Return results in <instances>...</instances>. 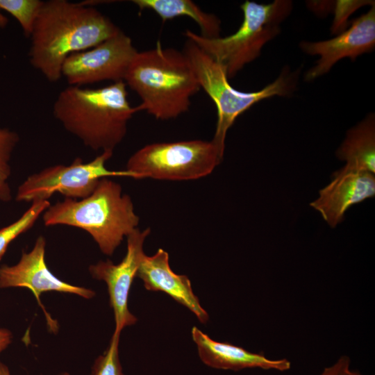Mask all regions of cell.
I'll use <instances>...</instances> for the list:
<instances>
[{
    "instance_id": "obj_1",
    "label": "cell",
    "mask_w": 375,
    "mask_h": 375,
    "mask_svg": "<svg viewBox=\"0 0 375 375\" xmlns=\"http://www.w3.org/2000/svg\"><path fill=\"white\" fill-rule=\"evenodd\" d=\"M120 31L92 6L66 0L44 1L30 35V63L47 81L57 82L69 56L90 49Z\"/></svg>"
},
{
    "instance_id": "obj_2",
    "label": "cell",
    "mask_w": 375,
    "mask_h": 375,
    "mask_svg": "<svg viewBox=\"0 0 375 375\" xmlns=\"http://www.w3.org/2000/svg\"><path fill=\"white\" fill-rule=\"evenodd\" d=\"M126 86L124 81L98 89L69 85L58 95L53 116L86 147L113 153L138 112L130 106Z\"/></svg>"
},
{
    "instance_id": "obj_3",
    "label": "cell",
    "mask_w": 375,
    "mask_h": 375,
    "mask_svg": "<svg viewBox=\"0 0 375 375\" xmlns=\"http://www.w3.org/2000/svg\"><path fill=\"white\" fill-rule=\"evenodd\" d=\"M124 82L141 99L137 111L145 110L161 120L187 112L191 97L201 89L184 53L163 48L160 41L155 48L136 53Z\"/></svg>"
},
{
    "instance_id": "obj_4",
    "label": "cell",
    "mask_w": 375,
    "mask_h": 375,
    "mask_svg": "<svg viewBox=\"0 0 375 375\" xmlns=\"http://www.w3.org/2000/svg\"><path fill=\"white\" fill-rule=\"evenodd\" d=\"M42 219L46 226L67 225L84 230L107 256L113 254L140 222L130 196L122 194V186L108 178H101L86 198H65L50 206Z\"/></svg>"
},
{
    "instance_id": "obj_5",
    "label": "cell",
    "mask_w": 375,
    "mask_h": 375,
    "mask_svg": "<svg viewBox=\"0 0 375 375\" xmlns=\"http://www.w3.org/2000/svg\"><path fill=\"white\" fill-rule=\"evenodd\" d=\"M243 21L232 35L207 38L188 29L184 35L233 77L244 66L255 60L262 47L279 32V24L292 9L290 1L276 0L269 4L246 1L240 6Z\"/></svg>"
},
{
    "instance_id": "obj_6",
    "label": "cell",
    "mask_w": 375,
    "mask_h": 375,
    "mask_svg": "<svg viewBox=\"0 0 375 375\" xmlns=\"http://www.w3.org/2000/svg\"><path fill=\"white\" fill-rule=\"evenodd\" d=\"M183 52L190 62L200 88L216 106L217 121L211 141L223 156L227 131L239 115L261 100L288 95L296 85L297 75L284 70L274 82L262 90L241 92L230 85L222 67L193 42L187 40Z\"/></svg>"
},
{
    "instance_id": "obj_7",
    "label": "cell",
    "mask_w": 375,
    "mask_h": 375,
    "mask_svg": "<svg viewBox=\"0 0 375 375\" xmlns=\"http://www.w3.org/2000/svg\"><path fill=\"white\" fill-rule=\"evenodd\" d=\"M223 156L212 141L155 142L135 151L126 170L135 179L195 180L211 174Z\"/></svg>"
},
{
    "instance_id": "obj_8",
    "label": "cell",
    "mask_w": 375,
    "mask_h": 375,
    "mask_svg": "<svg viewBox=\"0 0 375 375\" xmlns=\"http://www.w3.org/2000/svg\"><path fill=\"white\" fill-rule=\"evenodd\" d=\"M112 152L103 151L94 160L84 163L76 158L68 166L57 165L47 167L30 175L19 187L15 199L33 202L48 200L53 194L60 193L65 198L83 199L90 195L99 181L110 176L133 178L127 170H110L106 162Z\"/></svg>"
},
{
    "instance_id": "obj_9",
    "label": "cell",
    "mask_w": 375,
    "mask_h": 375,
    "mask_svg": "<svg viewBox=\"0 0 375 375\" xmlns=\"http://www.w3.org/2000/svg\"><path fill=\"white\" fill-rule=\"evenodd\" d=\"M138 51L122 31L97 46L69 56L62 67V76L69 85L79 86L104 81H124L127 69Z\"/></svg>"
},
{
    "instance_id": "obj_10",
    "label": "cell",
    "mask_w": 375,
    "mask_h": 375,
    "mask_svg": "<svg viewBox=\"0 0 375 375\" xmlns=\"http://www.w3.org/2000/svg\"><path fill=\"white\" fill-rule=\"evenodd\" d=\"M151 233L150 228L143 231L138 228L127 238V251L118 264L112 261H99L89 267L92 276L106 282L109 294L110 305L113 310L115 329L120 333L128 326L134 324L137 318L128 308V294L140 265L145 256L143 247Z\"/></svg>"
},
{
    "instance_id": "obj_11",
    "label": "cell",
    "mask_w": 375,
    "mask_h": 375,
    "mask_svg": "<svg viewBox=\"0 0 375 375\" xmlns=\"http://www.w3.org/2000/svg\"><path fill=\"white\" fill-rule=\"evenodd\" d=\"M375 45V8L352 22L351 27L338 36L320 42H301V49L310 55H318L317 64L306 74V81H312L327 73L344 58L355 59L372 51Z\"/></svg>"
},
{
    "instance_id": "obj_12",
    "label": "cell",
    "mask_w": 375,
    "mask_h": 375,
    "mask_svg": "<svg viewBox=\"0 0 375 375\" xmlns=\"http://www.w3.org/2000/svg\"><path fill=\"white\" fill-rule=\"evenodd\" d=\"M45 247L44 238L39 236L32 250L24 252L17 264L1 266L0 288H28L38 300L42 292L47 291L74 294L88 299L92 298L95 294L93 290L69 284L51 272L45 262Z\"/></svg>"
},
{
    "instance_id": "obj_13",
    "label": "cell",
    "mask_w": 375,
    "mask_h": 375,
    "mask_svg": "<svg viewBox=\"0 0 375 375\" xmlns=\"http://www.w3.org/2000/svg\"><path fill=\"white\" fill-rule=\"evenodd\" d=\"M375 194L374 174L343 167L333 174L331 183L319 191V197L310 203L331 227L340 223L353 205Z\"/></svg>"
},
{
    "instance_id": "obj_14",
    "label": "cell",
    "mask_w": 375,
    "mask_h": 375,
    "mask_svg": "<svg viewBox=\"0 0 375 375\" xmlns=\"http://www.w3.org/2000/svg\"><path fill=\"white\" fill-rule=\"evenodd\" d=\"M136 277L143 281L147 290L165 292L193 312L201 323L208 322V315L194 294L188 277L176 274L172 270L168 253L162 249H158L151 256L145 254Z\"/></svg>"
},
{
    "instance_id": "obj_15",
    "label": "cell",
    "mask_w": 375,
    "mask_h": 375,
    "mask_svg": "<svg viewBox=\"0 0 375 375\" xmlns=\"http://www.w3.org/2000/svg\"><path fill=\"white\" fill-rule=\"evenodd\" d=\"M192 336L202 362L213 368L233 371L260 368L285 372L291 367L290 361L286 358L272 360L240 347L213 340L196 326L192 328Z\"/></svg>"
},
{
    "instance_id": "obj_16",
    "label": "cell",
    "mask_w": 375,
    "mask_h": 375,
    "mask_svg": "<svg viewBox=\"0 0 375 375\" xmlns=\"http://www.w3.org/2000/svg\"><path fill=\"white\" fill-rule=\"evenodd\" d=\"M337 156L346 161V167L375 172V124L370 115L357 126L349 130L338 149Z\"/></svg>"
},
{
    "instance_id": "obj_17",
    "label": "cell",
    "mask_w": 375,
    "mask_h": 375,
    "mask_svg": "<svg viewBox=\"0 0 375 375\" xmlns=\"http://www.w3.org/2000/svg\"><path fill=\"white\" fill-rule=\"evenodd\" d=\"M140 10H151L163 22L185 16L191 18L199 26L201 35L207 38L219 37L221 22L214 14L203 11L190 0H133Z\"/></svg>"
},
{
    "instance_id": "obj_18",
    "label": "cell",
    "mask_w": 375,
    "mask_h": 375,
    "mask_svg": "<svg viewBox=\"0 0 375 375\" xmlns=\"http://www.w3.org/2000/svg\"><path fill=\"white\" fill-rule=\"evenodd\" d=\"M50 206L49 200L33 201L29 208L17 220L0 229V260L10 244L33 227L40 215Z\"/></svg>"
},
{
    "instance_id": "obj_19",
    "label": "cell",
    "mask_w": 375,
    "mask_h": 375,
    "mask_svg": "<svg viewBox=\"0 0 375 375\" xmlns=\"http://www.w3.org/2000/svg\"><path fill=\"white\" fill-rule=\"evenodd\" d=\"M18 134L8 128L0 127V201L7 202L11 200V190L8 183L11 169L10 160L12 153L19 142Z\"/></svg>"
},
{
    "instance_id": "obj_20",
    "label": "cell",
    "mask_w": 375,
    "mask_h": 375,
    "mask_svg": "<svg viewBox=\"0 0 375 375\" xmlns=\"http://www.w3.org/2000/svg\"><path fill=\"white\" fill-rule=\"evenodd\" d=\"M43 3L40 0H0V10L14 17L25 36L30 37Z\"/></svg>"
},
{
    "instance_id": "obj_21",
    "label": "cell",
    "mask_w": 375,
    "mask_h": 375,
    "mask_svg": "<svg viewBox=\"0 0 375 375\" xmlns=\"http://www.w3.org/2000/svg\"><path fill=\"white\" fill-rule=\"evenodd\" d=\"M119 336L120 333L114 331L107 350L96 360L92 375H124L119 358Z\"/></svg>"
},
{
    "instance_id": "obj_22",
    "label": "cell",
    "mask_w": 375,
    "mask_h": 375,
    "mask_svg": "<svg viewBox=\"0 0 375 375\" xmlns=\"http://www.w3.org/2000/svg\"><path fill=\"white\" fill-rule=\"evenodd\" d=\"M319 375H362L351 369V360L347 356H340L335 363L326 367Z\"/></svg>"
},
{
    "instance_id": "obj_23",
    "label": "cell",
    "mask_w": 375,
    "mask_h": 375,
    "mask_svg": "<svg viewBox=\"0 0 375 375\" xmlns=\"http://www.w3.org/2000/svg\"><path fill=\"white\" fill-rule=\"evenodd\" d=\"M10 332L5 328H0V353L4 350L11 342Z\"/></svg>"
},
{
    "instance_id": "obj_24",
    "label": "cell",
    "mask_w": 375,
    "mask_h": 375,
    "mask_svg": "<svg viewBox=\"0 0 375 375\" xmlns=\"http://www.w3.org/2000/svg\"><path fill=\"white\" fill-rule=\"evenodd\" d=\"M8 23V19L1 13L0 10V28H3L6 26Z\"/></svg>"
},
{
    "instance_id": "obj_25",
    "label": "cell",
    "mask_w": 375,
    "mask_h": 375,
    "mask_svg": "<svg viewBox=\"0 0 375 375\" xmlns=\"http://www.w3.org/2000/svg\"><path fill=\"white\" fill-rule=\"evenodd\" d=\"M1 372H2V375H10L7 367H6L5 365L2 364H1ZM61 375H69V374L67 373H63Z\"/></svg>"
},
{
    "instance_id": "obj_26",
    "label": "cell",
    "mask_w": 375,
    "mask_h": 375,
    "mask_svg": "<svg viewBox=\"0 0 375 375\" xmlns=\"http://www.w3.org/2000/svg\"><path fill=\"white\" fill-rule=\"evenodd\" d=\"M0 375H2V372H1V364H0Z\"/></svg>"
}]
</instances>
